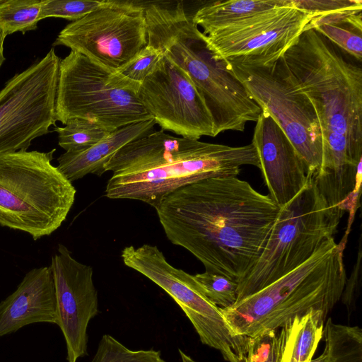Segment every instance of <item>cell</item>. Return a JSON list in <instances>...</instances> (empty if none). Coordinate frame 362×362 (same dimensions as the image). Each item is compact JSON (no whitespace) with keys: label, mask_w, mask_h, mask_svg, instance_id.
Returning a JSON list of instances; mask_svg holds the SVG:
<instances>
[{"label":"cell","mask_w":362,"mask_h":362,"mask_svg":"<svg viewBox=\"0 0 362 362\" xmlns=\"http://www.w3.org/2000/svg\"><path fill=\"white\" fill-rule=\"evenodd\" d=\"M308 29L315 30L332 44L361 62L362 9L313 17L305 28V30Z\"/></svg>","instance_id":"cell-20"},{"label":"cell","mask_w":362,"mask_h":362,"mask_svg":"<svg viewBox=\"0 0 362 362\" xmlns=\"http://www.w3.org/2000/svg\"><path fill=\"white\" fill-rule=\"evenodd\" d=\"M206 296L221 308L233 305L238 300V283L221 274L205 271L193 275Z\"/></svg>","instance_id":"cell-25"},{"label":"cell","mask_w":362,"mask_h":362,"mask_svg":"<svg viewBox=\"0 0 362 362\" xmlns=\"http://www.w3.org/2000/svg\"><path fill=\"white\" fill-rule=\"evenodd\" d=\"M327 362H362V330L337 324L329 317L324 326Z\"/></svg>","instance_id":"cell-21"},{"label":"cell","mask_w":362,"mask_h":362,"mask_svg":"<svg viewBox=\"0 0 362 362\" xmlns=\"http://www.w3.org/2000/svg\"><path fill=\"white\" fill-rule=\"evenodd\" d=\"M141 83L110 70L74 51L60 60L56 119L95 122L112 132L153 119L139 96Z\"/></svg>","instance_id":"cell-8"},{"label":"cell","mask_w":362,"mask_h":362,"mask_svg":"<svg viewBox=\"0 0 362 362\" xmlns=\"http://www.w3.org/2000/svg\"><path fill=\"white\" fill-rule=\"evenodd\" d=\"M140 99L161 130L199 140L215 136L212 116L188 74L163 52L141 83Z\"/></svg>","instance_id":"cell-12"},{"label":"cell","mask_w":362,"mask_h":362,"mask_svg":"<svg viewBox=\"0 0 362 362\" xmlns=\"http://www.w3.org/2000/svg\"><path fill=\"white\" fill-rule=\"evenodd\" d=\"M49 152L18 151L0 155V225L49 235L66 218L76 190L52 164Z\"/></svg>","instance_id":"cell-5"},{"label":"cell","mask_w":362,"mask_h":362,"mask_svg":"<svg viewBox=\"0 0 362 362\" xmlns=\"http://www.w3.org/2000/svg\"><path fill=\"white\" fill-rule=\"evenodd\" d=\"M243 165L259 168L252 143L230 146L153 131L126 144L107 162L104 172L112 175L105 194L156 209L166 196L187 185L209 177H237Z\"/></svg>","instance_id":"cell-3"},{"label":"cell","mask_w":362,"mask_h":362,"mask_svg":"<svg viewBox=\"0 0 362 362\" xmlns=\"http://www.w3.org/2000/svg\"><path fill=\"white\" fill-rule=\"evenodd\" d=\"M155 124L151 119L121 127L86 150L62 153L57 167L71 182L88 174L100 176L105 173V165L117 151L152 133Z\"/></svg>","instance_id":"cell-17"},{"label":"cell","mask_w":362,"mask_h":362,"mask_svg":"<svg viewBox=\"0 0 362 362\" xmlns=\"http://www.w3.org/2000/svg\"><path fill=\"white\" fill-rule=\"evenodd\" d=\"M57 301V321L66 342V360L77 362L88 354V326L98 313L93 268L78 262L59 245L49 266Z\"/></svg>","instance_id":"cell-13"},{"label":"cell","mask_w":362,"mask_h":362,"mask_svg":"<svg viewBox=\"0 0 362 362\" xmlns=\"http://www.w3.org/2000/svg\"><path fill=\"white\" fill-rule=\"evenodd\" d=\"M90 362H166L160 351L132 350L112 336H102Z\"/></svg>","instance_id":"cell-24"},{"label":"cell","mask_w":362,"mask_h":362,"mask_svg":"<svg viewBox=\"0 0 362 362\" xmlns=\"http://www.w3.org/2000/svg\"><path fill=\"white\" fill-rule=\"evenodd\" d=\"M162 56V50L147 44L117 71L133 81L141 83L153 70Z\"/></svg>","instance_id":"cell-28"},{"label":"cell","mask_w":362,"mask_h":362,"mask_svg":"<svg viewBox=\"0 0 362 362\" xmlns=\"http://www.w3.org/2000/svg\"><path fill=\"white\" fill-rule=\"evenodd\" d=\"M148 43L144 4L103 0L83 18L66 25L53 46L62 45L117 71Z\"/></svg>","instance_id":"cell-11"},{"label":"cell","mask_w":362,"mask_h":362,"mask_svg":"<svg viewBox=\"0 0 362 362\" xmlns=\"http://www.w3.org/2000/svg\"><path fill=\"white\" fill-rule=\"evenodd\" d=\"M6 35L0 32V67L6 60V58L4 54V43L6 38Z\"/></svg>","instance_id":"cell-30"},{"label":"cell","mask_w":362,"mask_h":362,"mask_svg":"<svg viewBox=\"0 0 362 362\" xmlns=\"http://www.w3.org/2000/svg\"><path fill=\"white\" fill-rule=\"evenodd\" d=\"M57 301L49 267L28 272L16 290L0 303V337L37 322L56 324Z\"/></svg>","instance_id":"cell-16"},{"label":"cell","mask_w":362,"mask_h":362,"mask_svg":"<svg viewBox=\"0 0 362 362\" xmlns=\"http://www.w3.org/2000/svg\"><path fill=\"white\" fill-rule=\"evenodd\" d=\"M179 354L181 358V362H198L193 359L191 356L185 354L181 349H179Z\"/></svg>","instance_id":"cell-31"},{"label":"cell","mask_w":362,"mask_h":362,"mask_svg":"<svg viewBox=\"0 0 362 362\" xmlns=\"http://www.w3.org/2000/svg\"><path fill=\"white\" fill-rule=\"evenodd\" d=\"M45 0H0V32L6 36L37 28Z\"/></svg>","instance_id":"cell-22"},{"label":"cell","mask_w":362,"mask_h":362,"mask_svg":"<svg viewBox=\"0 0 362 362\" xmlns=\"http://www.w3.org/2000/svg\"><path fill=\"white\" fill-rule=\"evenodd\" d=\"M310 362H327V354L325 349L323 353L315 359H312Z\"/></svg>","instance_id":"cell-32"},{"label":"cell","mask_w":362,"mask_h":362,"mask_svg":"<svg viewBox=\"0 0 362 362\" xmlns=\"http://www.w3.org/2000/svg\"><path fill=\"white\" fill-rule=\"evenodd\" d=\"M295 8L313 17L340 11L362 9L361 0H291Z\"/></svg>","instance_id":"cell-29"},{"label":"cell","mask_w":362,"mask_h":362,"mask_svg":"<svg viewBox=\"0 0 362 362\" xmlns=\"http://www.w3.org/2000/svg\"><path fill=\"white\" fill-rule=\"evenodd\" d=\"M344 244L325 242L306 262L233 305L221 308L237 334L254 337L315 310L326 318L341 299L346 274Z\"/></svg>","instance_id":"cell-4"},{"label":"cell","mask_w":362,"mask_h":362,"mask_svg":"<svg viewBox=\"0 0 362 362\" xmlns=\"http://www.w3.org/2000/svg\"><path fill=\"white\" fill-rule=\"evenodd\" d=\"M326 319L321 313L312 310L279 329V362H310L323 337Z\"/></svg>","instance_id":"cell-19"},{"label":"cell","mask_w":362,"mask_h":362,"mask_svg":"<svg viewBox=\"0 0 362 362\" xmlns=\"http://www.w3.org/2000/svg\"><path fill=\"white\" fill-rule=\"evenodd\" d=\"M283 57L317 117L322 156L315 185L329 205H339L361 182L362 69L313 29L304 30Z\"/></svg>","instance_id":"cell-2"},{"label":"cell","mask_w":362,"mask_h":362,"mask_svg":"<svg viewBox=\"0 0 362 362\" xmlns=\"http://www.w3.org/2000/svg\"><path fill=\"white\" fill-rule=\"evenodd\" d=\"M59 145L66 152L86 150L106 137L110 132L88 119L72 118L63 127H55Z\"/></svg>","instance_id":"cell-23"},{"label":"cell","mask_w":362,"mask_h":362,"mask_svg":"<svg viewBox=\"0 0 362 362\" xmlns=\"http://www.w3.org/2000/svg\"><path fill=\"white\" fill-rule=\"evenodd\" d=\"M291 0H231L216 1L199 8L193 22L208 35L233 28L274 8L291 5Z\"/></svg>","instance_id":"cell-18"},{"label":"cell","mask_w":362,"mask_h":362,"mask_svg":"<svg viewBox=\"0 0 362 362\" xmlns=\"http://www.w3.org/2000/svg\"><path fill=\"white\" fill-rule=\"evenodd\" d=\"M155 209L173 244L192 253L205 271L238 283L259 258L280 211L269 195L235 176L183 187Z\"/></svg>","instance_id":"cell-1"},{"label":"cell","mask_w":362,"mask_h":362,"mask_svg":"<svg viewBox=\"0 0 362 362\" xmlns=\"http://www.w3.org/2000/svg\"><path fill=\"white\" fill-rule=\"evenodd\" d=\"M312 18L310 13L292 4L281 6L239 25L209 34L206 44L216 61L243 56L283 55Z\"/></svg>","instance_id":"cell-14"},{"label":"cell","mask_w":362,"mask_h":362,"mask_svg":"<svg viewBox=\"0 0 362 362\" xmlns=\"http://www.w3.org/2000/svg\"><path fill=\"white\" fill-rule=\"evenodd\" d=\"M123 263L163 289L180 307L203 344L218 351L226 362H245L250 337L237 334L221 308L206 296L193 275L171 265L156 245L125 247Z\"/></svg>","instance_id":"cell-9"},{"label":"cell","mask_w":362,"mask_h":362,"mask_svg":"<svg viewBox=\"0 0 362 362\" xmlns=\"http://www.w3.org/2000/svg\"><path fill=\"white\" fill-rule=\"evenodd\" d=\"M60 60L51 48L0 90V155L26 151L56 125Z\"/></svg>","instance_id":"cell-10"},{"label":"cell","mask_w":362,"mask_h":362,"mask_svg":"<svg viewBox=\"0 0 362 362\" xmlns=\"http://www.w3.org/2000/svg\"><path fill=\"white\" fill-rule=\"evenodd\" d=\"M255 146L269 197L279 207L292 200L313 175L281 127L265 111L254 129Z\"/></svg>","instance_id":"cell-15"},{"label":"cell","mask_w":362,"mask_h":362,"mask_svg":"<svg viewBox=\"0 0 362 362\" xmlns=\"http://www.w3.org/2000/svg\"><path fill=\"white\" fill-rule=\"evenodd\" d=\"M279 331L270 330L250 337L245 362H279Z\"/></svg>","instance_id":"cell-27"},{"label":"cell","mask_w":362,"mask_h":362,"mask_svg":"<svg viewBox=\"0 0 362 362\" xmlns=\"http://www.w3.org/2000/svg\"><path fill=\"white\" fill-rule=\"evenodd\" d=\"M103 1L45 0L39 21L47 18H61L76 21L98 8Z\"/></svg>","instance_id":"cell-26"},{"label":"cell","mask_w":362,"mask_h":362,"mask_svg":"<svg viewBox=\"0 0 362 362\" xmlns=\"http://www.w3.org/2000/svg\"><path fill=\"white\" fill-rule=\"evenodd\" d=\"M346 205H329L312 177L306 187L280 208L266 246L238 283V300L252 295L295 269L334 238Z\"/></svg>","instance_id":"cell-6"},{"label":"cell","mask_w":362,"mask_h":362,"mask_svg":"<svg viewBox=\"0 0 362 362\" xmlns=\"http://www.w3.org/2000/svg\"><path fill=\"white\" fill-rule=\"evenodd\" d=\"M221 62L281 127L314 176L322 156L317 117L308 98L296 86L283 55L243 56Z\"/></svg>","instance_id":"cell-7"}]
</instances>
